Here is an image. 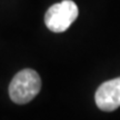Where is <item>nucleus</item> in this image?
Masks as SVG:
<instances>
[{
  "instance_id": "3",
  "label": "nucleus",
  "mask_w": 120,
  "mask_h": 120,
  "mask_svg": "<svg viewBox=\"0 0 120 120\" xmlns=\"http://www.w3.org/2000/svg\"><path fill=\"white\" fill-rule=\"evenodd\" d=\"M96 105L102 111H113L120 107V77L100 85L94 94Z\"/></svg>"
},
{
  "instance_id": "2",
  "label": "nucleus",
  "mask_w": 120,
  "mask_h": 120,
  "mask_svg": "<svg viewBox=\"0 0 120 120\" xmlns=\"http://www.w3.org/2000/svg\"><path fill=\"white\" fill-rule=\"evenodd\" d=\"M79 10L72 0H62L52 4L45 15V23L52 32H64L77 19Z\"/></svg>"
},
{
  "instance_id": "1",
  "label": "nucleus",
  "mask_w": 120,
  "mask_h": 120,
  "mask_svg": "<svg viewBox=\"0 0 120 120\" xmlns=\"http://www.w3.org/2000/svg\"><path fill=\"white\" fill-rule=\"evenodd\" d=\"M41 79L34 69H23L15 75L9 85V96L15 103L30 102L40 92Z\"/></svg>"
}]
</instances>
